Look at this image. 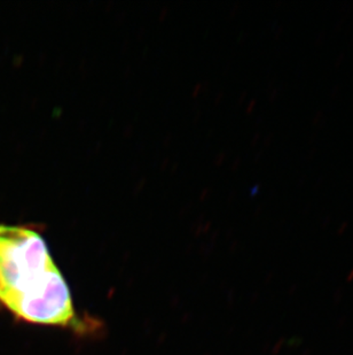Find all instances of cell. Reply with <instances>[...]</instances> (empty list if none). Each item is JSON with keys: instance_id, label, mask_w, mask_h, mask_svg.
Here are the masks:
<instances>
[{"instance_id": "cell-1", "label": "cell", "mask_w": 353, "mask_h": 355, "mask_svg": "<svg viewBox=\"0 0 353 355\" xmlns=\"http://www.w3.org/2000/svg\"><path fill=\"white\" fill-rule=\"evenodd\" d=\"M0 302L29 323L76 321L71 288L38 232L0 225Z\"/></svg>"}]
</instances>
